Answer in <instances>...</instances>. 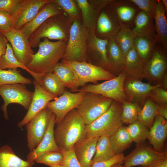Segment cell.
Returning a JSON list of instances; mask_svg holds the SVG:
<instances>
[{
  "mask_svg": "<svg viewBox=\"0 0 167 167\" xmlns=\"http://www.w3.org/2000/svg\"><path fill=\"white\" fill-rule=\"evenodd\" d=\"M36 53L33 55L27 65L28 68L37 74L53 72L54 68L64 56L68 40L52 42L43 38Z\"/></svg>",
  "mask_w": 167,
  "mask_h": 167,
  "instance_id": "cell-1",
  "label": "cell"
},
{
  "mask_svg": "<svg viewBox=\"0 0 167 167\" xmlns=\"http://www.w3.org/2000/svg\"><path fill=\"white\" fill-rule=\"evenodd\" d=\"M85 126L76 109L69 112L54 130V138L60 149L68 150L85 138Z\"/></svg>",
  "mask_w": 167,
  "mask_h": 167,
  "instance_id": "cell-2",
  "label": "cell"
},
{
  "mask_svg": "<svg viewBox=\"0 0 167 167\" xmlns=\"http://www.w3.org/2000/svg\"><path fill=\"white\" fill-rule=\"evenodd\" d=\"M73 21L64 12L49 17L29 38L31 47H38L42 38L58 41L68 40Z\"/></svg>",
  "mask_w": 167,
  "mask_h": 167,
  "instance_id": "cell-3",
  "label": "cell"
},
{
  "mask_svg": "<svg viewBox=\"0 0 167 167\" xmlns=\"http://www.w3.org/2000/svg\"><path fill=\"white\" fill-rule=\"evenodd\" d=\"M122 104L113 100L108 109L91 123L85 126L86 137L110 136L123 125Z\"/></svg>",
  "mask_w": 167,
  "mask_h": 167,
  "instance_id": "cell-4",
  "label": "cell"
},
{
  "mask_svg": "<svg viewBox=\"0 0 167 167\" xmlns=\"http://www.w3.org/2000/svg\"><path fill=\"white\" fill-rule=\"evenodd\" d=\"M88 32L83 26L82 20L73 21L62 59L70 62H88L86 41Z\"/></svg>",
  "mask_w": 167,
  "mask_h": 167,
  "instance_id": "cell-5",
  "label": "cell"
},
{
  "mask_svg": "<svg viewBox=\"0 0 167 167\" xmlns=\"http://www.w3.org/2000/svg\"><path fill=\"white\" fill-rule=\"evenodd\" d=\"M113 101L99 94L87 92L76 109L85 125H88L105 113Z\"/></svg>",
  "mask_w": 167,
  "mask_h": 167,
  "instance_id": "cell-6",
  "label": "cell"
},
{
  "mask_svg": "<svg viewBox=\"0 0 167 167\" xmlns=\"http://www.w3.org/2000/svg\"><path fill=\"white\" fill-rule=\"evenodd\" d=\"M61 62L73 71L79 87L88 82L96 83L100 80L110 79L116 76L102 68L87 62H70L63 59Z\"/></svg>",
  "mask_w": 167,
  "mask_h": 167,
  "instance_id": "cell-7",
  "label": "cell"
},
{
  "mask_svg": "<svg viewBox=\"0 0 167 167\" xmlns=\"http://www.w3.org/2000/svg\"><path fill=\"white\" fill-rule=\"evenodd\" d=\"M126 77V75L123 71L112 79L101 84L84 85L75 91L99 94L123 104L128 101L123 88L124 83Z\"/></svg>",
  "mask_w": 167,
  "mask_h": 167,
  "instance_id": "cell-8",
  "label": "cell"
},
{
  "mask_svg": "<svg viewBox=\"0 0 167 167\" xmlns=\"http://www.w3.org/2000/svg\"><path fill=\"white\" fill-rule=\"evenodd\" d=\"M33 94V92L28 90L24 84H16L0 86V95L4 101V104L1 107L4 118L6 120L8 119L7 107L11 103L19 104L28 110Z\"/></svg>",
  "mask_w": 167,
  "mask_h": 167,
  "instance_id": "cell-9",
  "label": "cell"
},
{
  "mask_svg": "<svg viewBox=\"0 0 167 167\" xmlns=\"http://www.w3.org/2000/svg\"><path fill=\"white\" fill-rule=\"evenodd\" d=\"M167 66L166 51L158 43L155 44L154 49L150 59L145 63L143 79L154 85H161Z\"/></svg>",
  "mask_w": 167,
  "mask_h": 167,
  "instance_id": "cell-10",
  "label": "cell"
},
{
  "mask_svg": "<svg viewBox=\"0 0 167 167\" xmlns=\"http://www.w3.org/2000/svg\"><path fill=\"white\" fill-rule=\"evenodd\" d=\"M166 153L155 150L144 142L137 144L135 148L126 156L123 163L125 167L137 165L149 167L151 165L167 159Z\"/></svg>",
  "mask_w": 167,
  "mask_h": 167,
  "instance_id": "cell-11",
  "label": "cell"
},
{
  "mask_svg": "<svg viewBox=\"0 0 167 167\" xmlns=\"http://www.w3.org/2000/svg\"><path fill=\"white\" fill-rule=\"evenodd\" d=\"M52 112L47 107L38 113L25 126L28 146L30 151L40 143L46 131Z\"/></svg>",
  "mask_w": 167,
  "mask_h": 167,
  "instance_id": "cell-12",
  "label": "cell"
},
{
  "mask_svg": "<svg viewBox=\"0 0 167 167\" xmlns=\"http://www.w3.org/2000/svg\"><path fill=\"white\" fill-rule=\"evenodd\" d=\"M87 92L72 93L65 90L58 97L49 102L46 107L55 114V124L59 123L69 112L76 109Z\"/></svg>",
  "mask_w": 167,
  "mask_h": 167,
  "instance_id": "cell-13",
  "label": "cell"
},
{
  "mask_svg": "<svg viewBox=\"0 0 167 167\" xmlns=\"http://www.w3.org/2000/svg\"><path fill=\"white\" fill-rule=\"evenodd\" d=\"M0 33L9 42L16 58L27 66L35 54L29 39L20 29L11 28Z\"/></svg>",
  "mask_w": 167,
  "mask_h": 167,
  "instance_id": "cell-14",
  "label": "cell"
},
{
  "mask_svg": "<svg viewBox=\"0 0 167 167\" xmlns=\"http://www.w3.org/2000/svg\"><path fill=\"white\" fill-rule=\"evenodd\" d=\"M108 40L98 38L95 32H88L86 41V53L87 58L90 57L93 60L91 64L113 73L107 55Z\"/></svg>",
  "mask_w": 167,
  "mask_h": 167,
  "instance_id": "cell-15",
  "label": "cell"
},
{
  "mask_svg": "<svg viewBox=\"0 0 167 167\" xmlns=\"http://www.w3.org/2000/svg\"><path fill=\"white\" fill-rule=\"evenodd\" d=\"M50 0H22L11 15L12 28L19 30L31 20L39 11Z\"/></svg>",
  "mask_w": 167,
  "mask_h": 167,
  "instance_id": "cell-16",
  "label": "cell"
},
{
  "mask_svg": "<svg viewBox=\"0 0 167 167\" xmlns=\"http://www.w3.org/2000/svg\"><path fill=\"white\" fill-rule=\"evenodd\" d=\"M34 87L33 96L28 112L23 119L18 124L22 128L29 122L38 113L45 108L47 104L58 96L45 90L40 84L34 79Z\"/></svg>",
  "mask_w": 167,
  "mask_h": 167,
  "instance_id": "cell-17",
  "label": "cell"
},
{
  "mask_svg": "<svg viewBox=\"0 0 167 167\" xmlns=\"http://www.w3.org/2000/svg\"><path fill=\"white\" fill-rule=\"evenodd\" d=\"M121 25L106 6L101 10L98 15L95 29V35L102 39L115 38Z\"/></svg>",
  "mask_w": 167,
  "mask_h": 167,
  "instance_id": "cell-18",
  "label": "cell"
},
{
  "mask_svg": "<svg viewBox=\"0 0 167 167\" xmlns=\"http://www.w3.org/2000/svg\"><path fill=\"white\" fill-rule=\"evenodd\" d=\"M158 86L161 87L160 84L152 85L138 79L126 76L123 88L128 101L136 103L142 106L151 91Z\"/></svg>",
  "mask_w": 167,
  "mask_h": 167,
  "instance_id": "cell-19",
  "label": "cell"
},
{
  "mask_svg": "<svg viewBox=\"0 0 167 167\" xmlns=\"http://www.w3.org/2000/svg\"><path fill=\"white\" fill-rule=\"evenodd\" d=\"M107 6L121 24L132 28L135 18L140 11L131 0H111Z\"/></svg>",
  "mask_w": 167,
  "mask_h": 167,
  "instance_id": "cell-20",
  "label": "cell"
},
{
  "mask_svg": "<svg viewBox=\"0 0 167 167\" xmlns=\"http://www.w3.org/2000/svg\"><path fill=\"white\" fill-rule=\"evenodd\" d=\"M63 11L56 3L50 1L45 4L30 22L20 29L29 39L34 32L49 17Z\"/></svg>",
  "mask_w": 167,
  "mask_h": 167,
  "instance_id": "cell-21",
  "label": "cell"
},
{
  "mask_svg": "<svg viewBox=\"0 0 167 167\" xmlns=\"http://www.w3.org/2000/svg\"><path fill=\"white\" fill-rule=\"evenodd\" d=\"M55 115L52 113L48 128L42 140L33 151L27 156L26 161L32 162L41 154L51 151H61L57 144L54 136Z\"/></svg>",
  "mask_w": 167,
  "mask_h": 167,
  "instance_id": "cell-22",
  "label": "cell"
},
{
  "mask_svg": "<svg viewBox=\"0 0 167 167\" xmlns=\"http://www.w3.org/2000/svg\"><path fill=\"white\" fill-rule=\"evenodd\" d=\"M98 137H86L74 145V151L81 167H91Z\"/></svg>",
  "mask_w": 167,
  "mask_h": 167,
  "instance_id": "cell-23",
  "label": "cell"
},
{
  "mask_svg": "<svg viewBox=\"0 0 167 167\" xmlns=\"http://www.w3.org/2000/svg\"><path fill=\"white\" fill-rule=\"evenodd\" d=\"M131 29L135 37L145 38L156 43L153 18L141 10L139 12Z\"/></svg>",
  "mask_w": 167,
  "mask_h": 167,
  "instance_id": "cell-24",
  "label": "cell"
},
{
  "mask_svg": "<svg viewBox=\"0 0 167 167\" xmlns=\"http://www.w3.org/2000/svg\"><path fill=\"white\" fill-rule=\"evenodd\" d=\"M167 135L166 119L158 114L149 131L148 139L153 148L156 151L161 152Z\"/></svg>",
  "mask_w": 167,
  "mask_h": 167,
  "instance_id": "cell-25",
  "label": "cell"
},
{
  "mask_svg": "<svg viewBox=\"0 0 167 167\" xmlns=\"http://www.w3.org/2000/svg\"><path fill=\"white\" fill-rule=\"evenodd\" d=\"M165 12L161 0H157L154 16L155 42L167 50V21Z\"/></svg>",
  "mask_w": 167,
  "mask_h": 167,
  "instance_id": "cell-26",
  "label": "cell"
},
{
  "mask_svg": "<svg viewBox=\"0 0 167 167\" xmlns=\"http://www.w3.org/2000/svg\"><path fill=\"white\" fill-rule=\"evenodd\" d=\"M81 12L83 26L88 32H95L97 19L102 9L91 3L88 0H75Z\"/></svg>",
  "mask_w": 167,
  "mask_h": 167,
  "instance_id": "cell-27",
  "label": "cell"
},
{
  "mask_svg": "<svg viewBox=\"0 0 167 167\" xmlns=\"http://www.w3.org/2000/svg\"><path fill=\"white\" fill-rule=\"evenodd\" d=\"M145 63L139 57L134 45L125 58L124 71L126 76L141 80L143 75Z\"/></svg>",
  "mask_w": 167,
  "mask_h": 167,
  "instance_id": "cell-28",
  "label": "cell"
},
{
  "mask_svg": "<svg viewBox=\"0 0 167 167\" xmlns=\"http://www.w3.org/2000/svg\"><path fill=\"white\" fill-rule=\"evenodd\" d=\"M106 52L112 73L117 76L124 70L125 58L117 45L114 38L108 40L106 46Z\"/></svg>",
  "mask_w": 167,
  "mask_h": 167,
  "instance_id": "cell-29",
  "label": "cell"
},
{
  "mask_svg": "<svg viewBox=\"0 0 167 167\" xmlns=\"http://www.w3.org/2000/svg\"><path fill=\"white\" fill-rule=\"evenodd\" d=\"M18 68H21L28 71L40 84L43 74H37L34 73L19 61L15 57L11 45L7 42L6 53L0 58V69L17 70Z\"/></svg>",
  "mask_w": 167,
  "mask_h": 167,
  "instance_id": "cell-30",
  "label": "cell"
},
{
  "mask_svg": "<svg viewBox=\"0 0 167 167\" xmlns=\"http://www.w3.org/2000/svg\"><path fill=\"white\" fill-rule=\"evenodd\" d=\"M35 162L22 159L9 146L5 145L0 148V167H32Z\"/></svg>",
  "mask_w": 167,
  "mask_h": 167,
  "instance_id": "cell-31",
  "label": "cell"
},
{
  "mask_svg": "<svg viewBox=\"0 0 167 167\" xmlns=\"http://www.w3.org/2000/svg\"><path fill=\"white\" fill-rule=\"evenodd\" d=\"M110 139L112 149L116 155L122 153L133 142L126 127L123 125L110 137Z\"/></svg>",
  "mask_w": 167,
  "mask_h": 167,
  "instance_id": "cell-32",
  "label": "cell"
},
{
  "mask_svg": "<svg viewBox=\"0 0 167 167\" xmlns=\"http://www.w3.org/2000/svg\"><path fill=\"white\" fill-rule=\"evenodd\" d=\"M110 137L104 135L98 138L91 165L96 162L109 159L116 155L112 149Z\"/></svg>",
  "mask_w": 167,
  "mask_h": 167,
  "instance_id": "cell-33",
  "label": "cell"
},
{
  "mask_svg": "<svg viewBox=\"0 0 167 167\" xmlns=\"http://www.w3.org/2000/svg\"><path fill=\"white\" fill-rule=\"evenodd\" d=\"M53 73L58 77L65 87L74 91L78 89V82L73 72L63 62H61L57 64Z\"/></svg>",
  "mask_w": 167,
  "mask_h": 167,
  "instance_id": "cell-34",
  "label": "cell"
},
{
  "mask_svg": "<svg viewBox=\"0 0 167 167\" xmlns=\"http://www.w3.org/2000/svg\"><path fill=\"white\" fill-rule=\"evenodd\" d=\"M135 37L130 28L121 25L115 39L125 58L134 45Z\"/></svg>",
  "mask_w": 167,
  "mask_h": 167,
  "instance_id": "cell-35",
  "label": "cell"
},
{
  "mask_svg": "<svg viewBox=\"0 0 167 167\" xmlns=\"http://www.w3.org/2000/svg\"><path fill=\"white\" fill-rule=\"evenodd\" d=\"M40 84L45 90L57 96L62 94L66 88L58 77L53 72L43 74Z\"/></svg>",
  "mask_w": 167,
  "mask_h": 167,
  "instance_id": "cell-36",
  "label": "cell"
},
{
  "mask_svg": "<svg viewBox=\"0 0 167 167\" xmlns=\"http://www.w3.org/2000/svg\"><path fill=\"white\" fill-rule=\"evenodd\" d=\"M142 106L139 113L138 120L147 128H150L156 117L158 114L157 105L148 98Z\"/></svg>",
  "mask_w": 167,
  "mask_h": 167,
  "instance_id": "cell-37",
  "label": "cell"
},
{
  "mask_svg": "<svg viewBox=\"0 0 167 167\" xmlns=\"http://www.w3.org/2000/svg\"><path fill=\"white\" fill-rule=\"evenodd\" d=\"M156 43L149 39L140 37H135L134 46L137 53L145 63L151 58Z\"/></svg>",
  "mask_w": 167,
  "mask_h": 167,
  "instance_id": "cell-38",
  "label": "cell"
},
{
  "mask_svg": "<svg viewBox=\"0 0 167 167\" xmlns=\"http://www.w3.org/2000/svg\"><path fill=\"white\" fill-rule=\"evenodd\" d=\"M31 80L23 76L17 70L0 69V86L16 84H30Z\"/></svg>",
  "mask_w": 167,
  "mask_h": 167,
  "instance_id": "cell-39",
  "label": "cell"
},
{
  "mask_svg": "<svg viewBox=\"0 0 167 167\" xmlns=\"http://www.w3.org/2000/svg\"><path fill=\"white\" fill-rule=\"evenodd\" d=\"M126 129L133 142L137 144L143 142L148 138L147 127L138 120L129 124Z\"/></svg>",
  "mask_w": 167,
  "mask_h": 167,
  "instance_id": "cell-40",
  "label": "cell"
},
{
  "mask_svg": "<svg viewBox=\"0 0 167 167\" xmlns=\"http://www.w3.org/2000/svg\"><path fill=\"white\" fill-rule=\"evenodd\" d=\"M142 108L139 104L128 101L122 104L121 120L122 123L129 124L137 120Z\"/></svg>",
  "mask_w": 167,
  "mask_h": 167,
  "instance_id": "cell-41",
  "label": "cell"
},
{
  "mask_svg": "<svg viewBox=\"0 0 167 167\" xmlns=\"http://www.w3.org/2000/svg\"><path fill=\"white\" fill-rule=\"evenodd\" d=\"M73 21L82 20L80 10L75 0H53Z\"/></svg>",
  "mask_w": 167,
  "mask_h": 167,
  "instance_id": "cell-42",
  "label": "cell"
},
{
  "mask_svg": "<svg viewBox=\"0 0 167 167\" xmlns=\"http://www.w3.org/2000/svg\"><path fill=\"white\" fill-rule=\"evenodd\" d=\"M63 157L61 151H53L44 153L37 157L34 161L50 167L62 165Z\"/></svg>",
  "mask_w": 167,
  "mask_h": 167,
  "instance_id": "cell-43",
  "label": "cell"
},
{
  "mask_svg": "<svg viewBox=\"0 0 167 167\" xmlns=\"http://www.w3.org/2000/svg\"><path fill=\"white\" fill-rule=\"evenodd\" d=\"M139 8L154 18L157 0H131Z\"/></svg>",
  "mask_w": 167,
  "mask_h": 167,
  "instance_id": "cell-44",
  "label": "cell"
},
{
  "mask_svg": "<svg viewBox=\"0 0 167 167\" xmlns=\"http://www.w3.org/2000/svg\"><path fill=\"white\" fill-rule=\"evenodd\" d=\"M74 146L67 150L60 149L63 155L64 167H81L75 155Z\"/></svg>",
  "mask_w": 167,
  "mask_h": 167,
  "instance_id": "cell-45",
  "label": "cell"
},
{
  "mask_svg": "<svg viewBox=\"0 0 167 167\" xmlns=\"http://www.w3.org/2000/svg\"><path fill=\"white\" fill-rule=\"evenodd\" d=\"M148 98L156 104L167 103V91L157 86L151 91Z\"/></svg>",
  "mask_w": 167,
  "mask_h": 167,
  "instance_id": "cell-46",
  "label": "cell"
},
{
  "mask_svg": "<svg viewBox=\"0 0 167 167\" xmlns=\"http://www.w3.org/2000/svg\"><path fill=\"white\" fill-rule=\"evenodd\" d=\"M22 0H0V10L11 15L16 10Z\"/></svg>",
  "mask_w": 167,
  "mask_h": 167,
  "instance_id": "cell-47",
  "label": "cell"
},
{
  "mask_svg": "<svg viewBox=\"0 0 167 167\" xmlns=\"http://www.w3.org/2000/svg\"><path fill=\"white\" fill-rule=\"evenodd\" d=\"M124 157V155L122 153L116 154L109 159L96 162L91 167H110L117 163H123Z\"/></svg>",
  "mask_w": 167,
  "mask_h": 167,
  "instance_id": "cell-48",
  "label": "cell"
},
{
  "mask_svg": "<svg viewBox=\"0 0 167 167\" xmlns=\"http://www.w3.org/2000/svg\"><path fill=\"white\" fill-rule=\"evenodd\" d=\"M12 27L11 15L0 10V33L8 31Z\"/></svg>",
  "mask_w": 167,
  "mask_h": 167,
  "instance_id": "cell-49",
  "label": "cell"
},
{
  "mask_svg": "<svg viewBox=\"0 0 167 167\" xmlns=\"http://www.w3.org/2000/svg\"><path fill=\"white\" fill-rule=\"evenodd\" d=\"M6 38L0 33V58L6 53L7 42Z\"/></svg>",
  "mask_w": 167,
  "mask_h": 167,
  "instance_id": "cell-50",
  "label": "cell"
},
{
  "mask_svg": "<svg viewBox=\"0 0 167 167\" xmlns=\"http://www.w3.org/2000/svg\"><path fill=\"white\" fill-rule=\"evenodd\" d=\"M156 105L158 114L167 120V103Z\"/></svg>",
  "mask_w": 167,
  "mask_h": 167,
  "instance_id": "cell-51",
  "label": "cell"
},
{
  "mask_svg": "<svg viewBox=\"0 0 167 167\" xmlns=\"http://www.w3.org/2000/svg\"><path fill=\"white\" fill-rule=\"evenodd\" d=\"M149 167H167V158L159 161Z\"/></svg>",
  "mask_w": 167,
  "mask_h": 167,
  "instance_id": "cell-52",
  "label": "cell"
},
{
  "mask_svg": "<svg viewBox=\"0 0 167 167\" xmlns=\"http://www.w3.org/2000/svg\"><path fill=\"white\" fill-rule=\"evenodd\" d=\"M161 84V87L167 90V75L166 73L165 74Z\"/></svg>",
  "mask_w": 167,
  "mask_h": 167,
  "instance_id": "cell-53",
  "label": "cell"
},
{
  "mask_svg": "<svg viewBox=\"0 0 167 167\" xmlns=\"http://www.w3.org/2000/svg\"><path fill=\"white\" fill-rule=\"evenodd\" d=\"M164 8L165 9V13H167V0H161Z\"/></svg>",
  "mask_w": 167,
  "mask_h": 167,
  "instance_id": "cell-54",
  "label": "cell"
},
{
  "mask_svg": "<svg viewBox=\"0 0 167 167\" xmlns=\"http://www.w3.org/2000/svg\"><path fill=\"white\" fill-rule=\"evenodd\" d=\"M122 162H118L117 163L110 167H125L123 165H122Z\"/></svg>",
  "mask_w": 167,
  "mask_h": 167,
  "instance_id": "cell-55",
  "label": "cell"
},
{
  "mask_svg": "<svg viewBox=\"0 0 167 167\" xmlns=\"http://www.w3.org/2000/svg\"><path fill=\"white\" fill-rule=\"evenodd\" d=\"M50 167H64V166L62 165H58L55 166H51Z\"/></svg>",
  "mask_w": 167,
  "mask_h": 167,
  "instance_id": "cell-56",
  "label": "cell"
},
{
  "mask_svg": "<svg viewBox=\"0 0 167 167\" xmlns=\"http://www.w3.org/2000/svg\"></svg>",
  "mask_w": 167,
  "mask_h": 167,
  "instance_id": "cell-57",
  "label": "cell"
}]
</instances>
